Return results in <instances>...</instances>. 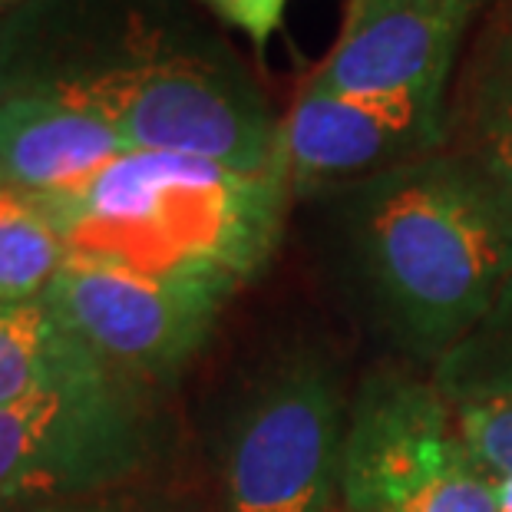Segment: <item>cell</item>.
I'll use <instances>...</instances> for the list:
<instances>
[{
	"label": "cell",
	"mask_w": 512,
	"mask_h": 512,
	"mask_svg": "<svg viewBox=\"0 0 512 512\" xmlns=\"http://www.w3.org/2000/svg\"><path fill=\"white\" fill-rule=\"evenodd\" d=\"M304 202L324 275L407 367L430 374L512 275V202L446 146Z\"/></svg>",
	"instance_id": "cell-1"
},
{
	"label": "cell",
	"mask_w": 512,
	"mask_h": 512,
	"mask_svg": "<svg viewBox=\"0 0 512 512\" xmlns=\"http://www.w3.org/2000/svg\"><path fill=\"white\" fill-rule=\"evenodd\" d=\"M34 202L70 258L235 294L275 258L294 189L281 159L242 172L129 149L80 189Z\"/></svg>",
	"instance_id": "cell-2"
},
{
	"label": "cell",
	"mask_w": 512,
	"mask_h": 512,
	"mask_svg": "<svg viewBox=\"0 0 512 512\" xmlns=\"http://www.w3.org/2000/svg\"><path fill=\"white\" fill-rule=\"evenodd\" d=\"M205 30L185 0H24L0 14V96H43L116 129Z\"/></svg>",
	"instance_id": "cell-3"
},
{
	"label": "cell",
	"mask_w": 512,
	"mask_h": 512,
	"mask_svg": "<svg viewBox=\"0 0 512 512\" xmlns=\"http://www.w3.org/2000/svg\"><path fill=\"white\" fill-rule=\"evenodd\" d=\"M347 413L331 354L308 341L281 347L225 430V512H337Z\"/></svg>",
	"instance_id": "cell-4"
},
{
	"label": "cell",
	"mask_w": 512,
	"mask_h": 512,
	"mask_svg": "<svg viewBox=\"0 0 512 512\" xmlns=\"http://www.w3.org/2000/svg\"><path fill=\"white\" fill-rule=\"evenodd\" d=\"M143 387L96 367L0 403V512L106 496L152 456Z\"/></svg>",
	"instance_id": "cell-5"
},
{
	"label": "cell",
	"mask_w": 512,
	"mask_h": 512,
	"mask_svg": "<svg viewBox=\"0 0 512 512\" xmlns=\"http://www.w3.org/2000/svg\"><path fill=\"white\" fill-rule=\"evenodd\" d=\"M337 512H499L430 374L387 364L351 397Z\"/></svg>",
	"instance_id": "cell-6"
},
{
	"label": "cell",
	"mask_w": 512,
	"mask_h": 512,
	"mask_svg": "<svg viewBox=\"0 0 512 512\" xmlns=\"http://www.w3.org/2000/svg\"><path fill=\"white\" fill-rule=\"evenodd\" d=\"M228 298L232 294L219 288L166 281L93 258H67L43 291L63 328L136 387L176 377L209 344Z\"/></svg>",
	"instance_id": "cell-7"
},
{
	"label": "cell",
	"mask_w": 512,
	"mask_h": 512,
	"mask_svg": "<svg viewBox=\"0 0 512 512\" xmlns=\"http://www.w3.org/2000/svg\"><path fill=\"white\" fill-rule=\"evenodd\" d=\"M450 93H318L298 86L278 123L294 199L407 166L446 146Z\"/></svg>",
	"instance_id": "cell-8"
},
{
	"label": "cell",
	"mask_w": 512,
	"mask_h": 512,
	"mask_svg": "<svg viewBox=\"0 0 512 512\" xmlns=\"http://www.w3.org/2000/svg\"><path fill=\"white\" fill-rule=\"evenodd\" d=\"M489 0H347L334 47L308 73L318 93H450Z\"/></svg>",
	"instance_id": "cell-9"
},
{
	"label": "cell",
	"mask_w": 512,
	"mask_h": 512,
	"mask_svg": "<svg viewBox=\"0 0 512 512\" xmlns=\"http://www.w3.org/2000/svg\"><path fill=\"white\" fill-rule=\"evenodd\" d=\"M123 152V136L90 110L43 96H0V179L30 199L80 189Z\"/></svg>",
	"instance_id": "cell-10"
},
{
	"label": "cell",
	"mask_w": 512,
	"mask_h": 512,
	"mask_svg": "<svg viewBox=\"0 0 512 512\" xmlns=\"http://www.w3.org/2000/svg\"><path fill=\"white\" fill-rule=\"evenodd\" d=\"M446 149L470 159L512 202V0H489L460 53Z\"/></svg>",
	"instance_id": "cell-11"
},
{
	"label": "cell",
	"mask_w": 512,
	"mask_h": 512,
	"mask_svg": "<svg viewBox=\"0 0 512 512\" xmlns=\"http://www.w3.org/2000/svg\"><path fill=\"white\" fill-rule=\"evenodd\" d=\"M96 367L106 364L63 328L43 298L0 304V403H14L53 380Z\"/></svg>",
	"instance_id": "cell-12"
},
{
	"label": "cell",
	"mask_w": 512,
	"mask_h": 512,
	"mask_svg": "<svg viewBox=\"0 0 512 512\" xmlns=\"http://www.w3.org/2000/svg\"><path fill=\"white\" fill-rule=\"evenodd\" d=\"M67 258V245L40 205L0 179V304L43 298Z\"/></svg>",
	"instance_id": "cell-13"
},
{
	"label": "cell",
	"mask_w": 512,
	"mask_h": 512,
	"mask_svg": "<svg viewBox=\"0 0 512 512\" xmlns=\"http://www.w3.org/2000/svg\"><path fill=\"white\" fill-rule=\"evenodd\" d=\"M450 403L512 397V275L476 328L430 370Z\"/></svg>",
	"instance_id": "cell-14"
},
{
	"label": "cell",
	"mask_w": 512,
	"mask_h": 512,
	"mask_svg": "<svg viewBox=\"0 0 512 512\" xmlns=\"http://www.w3.org/2000/svg\"><path fill=\"white\" fill-rule=\"evenodd\" d=\"M460 440L489 479L512 476V397L453 403Z\"/></svg>",
	"instance_id": "cell-15"
},
{
	"label": "cell",
	"mask_w": 512,
	"mask_h": 512,
	"mask_svg": "<svg viewBox=\"0 0 512 512\" xmlns=\"http://www.w3.org/2000/svg\"><path fill=\"white\" fill-rule=\"evenodd\" d=\"M202 4L219 20H225L228 27L242 30L258 53H265L271 37L281 30L291 0H202Z\"/></svg>",
	"instance_id": "cell-16"
},
{
	"label": "cell",
	"mask_w": 512,
	"mask_h": 512,
	"mask_svg": "<svg viewBox=\"0 0 512 512\" xmlns=\"http://www.w3.org/2000/svg\"><path fill=\"white\" fill-rule=\"evenodd\" d=\"M17 512H166L162 506L149 503V499L136 496H93V499H76V503H57V506H37V509H17Z\"/></svg>",
	"instance_id": "cell-17"
},
{
	"label": "cell",
	"mask_w": 512,
	"mask_h": 512,
	"mask_svg": "<svg viewBox=\"0 0 512 512\" xmlns=\"http://www.w3.org/2000/svg\"><path fill=\"white\" fill-rule=\"evenodd\" d=\"M493 493L499 512H512V476H496L493 479Z\"/></svg>",
	"instance_id": "cell-18"
},
{
	"label": "cell",
	"mask_w": 512,
	"mask_h": 512,
	"mask_svg": "<svg viewBox=\"0 0 512 512\" xmlns=\"http://www.w3.org/2000/svg\"><path fill=\"white\" fill-rule=\"evenodd\" d=\"M17 4H24V0H0V14H7V10L17 7Z\"/></svg>",
	"instance_id": "cell-19"
}]
</instances>
